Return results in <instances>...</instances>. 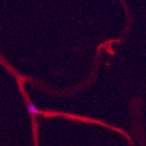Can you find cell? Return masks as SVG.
<instances>
[{"label":"cell","mask_w":146,"mask_h":146,"mask_svg":"<svg viewBox=\"0 0 146 146\" xmlns=\"http://www.w3.org/2000/svg\"><path fill=\"white\" fill-rule=\"evenodd\" d=\"M27 110H28V113L31 114V116H36V115H39L40 114V111H39V109L35 106L33 102H28V104H27Z\"/></svg>","instance_id":"1"}]
</instances>
